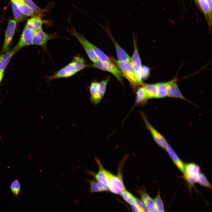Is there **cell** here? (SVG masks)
<instances>
[{
  "mask_svg": "<svg viewBox=\"0 0 212 212\" xmlns=\"http://www.w3.org/2000/svg\"><path fill=\"white\" fill-rule=\"evenodd\" d=\"M88 66L83 57L77 55L75 56L72 60L67 65L52 75L47 76L46 78L48 82L56 79L67 78L74 75Z\"/></svg>",
  "mask_w": 212,
  "mask_h": 212,
  "instance_id": "6da1fadb",
  "label": "cell"
},
{
  "mask_svg": "<svg viewBox=\"0 0 212 212\" xmlns=\"http://www.w3.org/2000/svg\"><path fill=\"white\" fill-rule=\"evenodd\" d=\"M111 60L118 67L121 71L122 76L129 82L130 85L134 90L137 87L144 84L138 77L130 62L116 60L112 57H110Z\"/></svg>",
  "mask_w": 212,
  "mask_h": 212,
  "instance_id": "7a4b0ae2",
  "label": "cell"
},
{
  "mask_svg": "<svg viewBox=\"0 0 212 212\" xmlns=\"http://www.w3.org/2000/svg\"><path fill=\"white\" fill-rule=\"evenodd\" d=\"M201 172L200 166L196 163H190L184 164L183 176L189 186L191 187L197 183Z\"/></svg>",
  "mask_w": 212,
  "mask_h": 212,
  "instance_id": "3957f363",
  "label": "cell"
},
{
  "mask_svg": "<svg viewBox=\"0 0 212 212\" xmlns=\"http://www.w3.org/2000/svg\"><path fill=\"white\" fill-rule=\"evenodd\" d=\"M120 168L116 175L112 174L108 170L107 172L109 178V191L113 193L121 195L125 188Z\"/></svg>",
  "mask_w": 212,
  "mask_h": 212,
  "instance_id": "277c9868",
  "label": "cell"
},
{
  "mask_svg": "<svg viewBox=\"0 0 212 212\" xmlns=\"http://www.w3.org/2000/svg\"><path fill=\"white\" fill-rule=\"evenodd\" d=\"M88 66L91 67L108 72L112 74L121 83H122V75L118 67L112 62H103L99 60Z\"/></svg>",
  "mask_w": 212,
  "mask_h": 212,
  "instance_id": "5b68a950",
  "label": "cell"
},
{
  "mask_svg": "<svg viewBox=\"0 0 212 212\" xmlns=\"http://www.w3.org/2000/svg\"><path fill=\"white\" fill-rule=\"evenodd\" d=\"M141 115L146 127L150 132L155 142L160 147L165 150L168 144L165 138L150 123L146 116L143 112L141 113Z\"/></svg>",
  "mask_w": 212,
  "mask_h": 212,
  "instance_id": "8992f818",
  "label": "cell"
},
{
  "mask_svg": "<svg viewBox=\"0 0 212 212\" xmlns=\"http://www.w3.org/2000/svg\"><path fill=\"white\" fill-rule=\"evenodd\" d=\"M16 22L14 19L9 20L5 31L4 44L1 54L9 51V47L12 40L16 27Z\"/></svg>",
  "mask_w": 212,
  "mask_h": 212,
  "instance_id": "52a82bcc",
  "label": "cell"
},
{
  "mask_svg": "<svg viewBox=\"0 0 212 212\" xmlns=\"http://www.w3.org/2000/svg\"><path fill=\"white\" fill-rule=\"evenodd\" d=\"M95 160L99 166V170L96 173L92 171H87L89 174L94 176L95 180L100 183L106 191H109V178L107 170L104 169L99 160L97 158Z\"/></svg>",
  "mask_w": 212,
  "mask_h": 212,
  "instance_id": "ba28073f",
  "label": "cell"
},
{
  "mask_svg": "<svg viewBox=\"0 0 212 212\" xmlns=\"http://www.w3.org/2000/svg\"><path fill=\"white\" fill-rule=\"evenodd\" d=\"M57 37L55 34L46 33L41 28L35 32L32 44L39 45L45 49L47 42Z\"/></svg>",
  "mask_w": 212,
  "mask_h": 212,
  "instance_id": "9c48e42d",
  "label": "cell"
},
{
  "mask_svg": "<svg viewBox=\"0 0 212 212\" xmlns=\"http://www.w3.org/2000/svg\"><path fill=\"white\" fill-rule=\"evenodd\" d=\"M134 50L130 63L139 79L143 82L141 74L142 66L140 55L138 52L137 41L134 34L133 36Z\"/></svg>",
  "mask_w": 212,
  "mask_h": 212,
  "instance_id": "30bf717a",
  "label": "cell"
},
{
  "mask_svg": "<svg viewBox=\"0 0 212 212\" xmlns=\"http://www.w3.org/2000/svg\"><path fill=\"white\" fill-rule=\"evenodd\" d=\"M69 32L79 41L83 47L89 58L93 63L99 60L93 50L88 45L87 43L88 40L82 34L77 32L73 28Z\"/></svg>",
  "mask_w": 212,
  "mask_h": 212,
  "instance_id": "8fae6325",
  "label": "cell"
},
{
  "mask_svg": "<svg viewBox=\"0 0 212 212\" xmlns=\"http://www.w3.org/2000/svg\"><path fill=\"white\" fill-rule=\"evenodd\" d=\"M34 32V31L25 26L15 47L19 49L32 44Z\"/></svg>",
  "mask_w": 212,
  "mask_h": 212,
  "instance_id": "7c38bea8",
  "label": "cell"
},
{
  "mask_svg": "<svg viewBox=\"0 0 212 212\" xmlns=\"http://www.w3.org/2000/svg\"><path fill=\"white\" fill-rule=\"evenodd\" d=\"M106 24L105 27H103L107 32L108 35L112 40L115 47L118 60L120 61L130 62L131 57L120 46L115 39L110 33V29Z\"/></svg>",
  "mask_w": 212,
  "mask_h": 212,
  "instance_id": "4fadbf2b",
  "label": "cell"
},
{
  "mask_svg": "<svg viewBox=\"0 0 212 212\" xmlns=\"http://www.w3.org/2000/svg\"><path fill=\"white\" fill-rule=\"evenodd\" d=\"M177 78L167 82L168 96L182 99L191 103L187 100L182 94L177 84Z\"/></svg>",
  "mask_w": 212,
  "mask_h": 212,
  "instance_id": "5bb4252c",
  "label": "cell"
},
{
  "mask_svg": "<svg viewBox=\"0 0 212 212\" xmlns=\"http://www.w3.org/2000/svg\"><path fill=\"white\" fill-rule=\"evenodd\" d=\"M109 80V77H108L99 82L97 91L94 95L90 96V100L93 104L97 105L100 102L105 94Z\"/></svg>",
  "mask_w": 212,
  "mask_h": 212,
  "instance_id": "9a60e30c",
  "label": "cell"
},
{
  "mask_svg": "<svg viewBox=\"0 0 212 212\" xmlns=\"http://www.w3.org/2000/svg\"><path fill=\"white\" fill-rule=\"evenodd\" d=\"M49 23V21L43 20L41 15L36 16L28 19L25 27L35 32L42 28L43 24Z\"/></svg>",
  "mask_w": 212,
  "mask_h": 212,
  "instance_id": "2e32d148",
  "label": "cell"
},
{
  "mask_svg": "<svg viewBox=\"0 0 212 212\" xmlns=\"http://www.w3.org/2000/svg\"><path fill=\"white\" fill-rule=\"evenodd\" d=\"M19 49L15 47L11 50L0 54V70L4 72L10 60Z\"/></svg>",
  "mask_w": 212,
  "mask_h": 212,
  "instance_id": "e0dca14e",
  "label": "cell"
},
{
  "mask_svg": "<svg viewBox=\"0 0 212 212\" xmlns=\"http://www.w3.org/2000/svg\"><path fill=\"white\" fill-rule=\"evenodd\" d=\"M166 150L169 156L176 167L182 173L184 170V163L178 157L171 146L168 144L166 146Z\"/></svg>",
  "mask_w": 212,
  "mask_h": 212,
  "instance_id": "ac0fdd59",
  "label": "cell"
},
{
  "mask_svg": "<svg viewBox=\"0 0 212 212\" xmlns=\"http://www.w3.org/2000/svg\"><path fill=\"white\" fill-rule=\"evenodd\" d=\"M11 1L16 4L19 9L24 16L32 17L36 16L33 11L24 3L17 0Z\"/></svg>",
  "mask_w": 212,
  "mask_h": 212,
  "instance_id": "d6986e66",
  "label": "cell"
},
{
  "mask_svg": "<svg viewBox=\"0 0 212 212\" xmlns=\"http://www.w3.org/2000/svg\"><path fill=\"white\" fill-rule=\"evenodd\" d=\"M88 45L93 50L99 60L103 62H112L110 57L108 56L101 49L88 40Z\"/></svg>",
  "mask_w": 212,
  "mask_h": 212,
  "instance_id": "ffe728a7",
  "label": "cell"
},
{
  "mask_svg": "<svg viewBox=\"0 0 212 212\" xmlns=\"http://www.w3.org/2000/svg\"><path fill=\"white\" fill-rule=\"evenodd\" d=\"M143 86L148 99L157 98L158 91L157 83L144 84Z\"/></svg>",
  "mask_w": 212,
  "mask_h": 212,
  "instance_id": "44dd1931",
  "label": "cell"
},
{
  "mask_svg": "<svg viewBox=\"0 0 212 212\" xmlns=\"http://www.w3.org/2000/svg\"><path fill=\"white\" fill-rule=\"evenodd\" d=\"M198 1L200 7L204 13L205 14L206 16H208V26L210 30L209 31L211 32V19L210 15L211 11L210 9L206 0H198Z\"/></svg>",
  "mask_w": 212,
  "mask_h": 212,
  "instance_id": "7402d4cb",
  "label": "cell"
},
{
  "mask_svg": "<svg viewBox=\"0 0 212 212\" xmlns=\"http://www.w3.org/2000/svg\"><path fill=\"white\" fill-rule=\"evenodd\" d=\"M148 99L147 95L143 86L139 87L136 92V103L141 104L145 103Z\"/></svg>",
  "mask_w": 212,
  "mask_h": 212,
  "instance_id": "603a6c76",
  "label": "cell"
},
{
  "mask_svg": "<svg viewBox=\"0 0 212 212\" xmlns=\"http://www.w3.org/2000/svg\"><path fill=\"white\" fill-rule=\"evenodd\" d=\"M87 181L90 185V191L91 193L106 191L103 186L96 180H88Z\"/></svg>",
  "mask_w": 212,
  "mask_h": 212,
  "instance_id": "cb8c5ba5",
  "label": "cell"
},
{
  "mask_svg": "<svg viewBox=\"0 0 212 212\" xmlns=\"http://www.w3.org/2000/svg\"><path fill=\"white\" fill-rule=\"evenodd\" d=\"M20 1L29 7L34 12L36 16L41 15L44 10L37 6L32 0H17Z\"/></svg>",
  "mask_w": 212,
  "mask_h": 212,
  "instance_id": "d4e9b609",
  "label": "cell"
},
{
  "mask_svg": "<svg viewBox=\"0 0 212 212\" xmlns=\"http://www.w3.org/2000/svg\"><path fill=\"white\" fill-rule=\"evenodd\" d=\"M157 83L158 91L157 98H161L168 96L167 82Z\"/></svg>",
  "mask_w": 212,
  "mask_h": 212,
  "instance_id": "484cf974",
  "label": "cell"
},
{
  "mask_svg": "<svg viewBox=\"0 0 212 212\" xmlns=\"http://www.w3.org/2000/svg\"><path fill=\"white\" fill-rule=\"evenodd\" d=\"M12 8L14 20L17 23L23 21L24 19V16L20 11L17 6L12 2Z\"/></svg>",
  "mask_w": 212,
  "mask_h": 212,
  "instance_id": "4316f807",
  "label": "cell"
},
{
  "mask_svg": "<svg viewBox=\"0 0 212 212\" xmlns=\"http://www.w3.org/2000/svg\"><path fill=\"white\" fill-rule=\"evenodd\" d=\"M10 189L15 197L19 196L20 193L21 186L18 180L16 179L12 182L10 186Z\"/></svg>",
  "mask_w": 212,
  "mask_h": 212,
  "instance_id": "83f0119b",
  "label": "cell"
},
{
  "mask_svg": "<svg viewBox=\"0 0 212 212\" xmlns=\"http://www.w3.org/2000/svg\"><path fill=\"white\" fill-rule=\"evenodd\" d=\"M157 212H165L163 204L159 192L154 200Z\"/></svg>",
  "mask_w": 212,
  "mask_h": 212,
  "instance_id": "f1b7e54d",
  "label": "cell"
},
{
  "mask_svg": "<svg viewBox=\"0 0 212 212\" xmlns=\"http://www.w3.org/2000/svg\"><path fill=\"white\" fill-rule=\"evenodd\" d=\"M201 185L209 188H211V185L205 175L201 172L199 175L198 182Z\"/></svg>",
  "mask_w": 212,
  "mask_h": 212,
  "instance_id": "f546056e",
  "label": "cell"
},
{
  "mask_svg": "<svg viewBox=\"0 0 212 212\" xmlns=\"http://www.w3.org/2000/svg\"><path fill=\"white\" fill-rule=\"evenodd\" d=\"M149 212H157L155 208L154 200L150 197L143 202Z\"/></svg>",
  "mask_w": 212,
  "mask_h": 212,
  "instance_id": "4dcf8cb0",
  "label": "cell"
},
{
  "mask_svg": "<svg viewBox=\"0 0 212 212\" xmlns=\"http://www.w3.org/2000/svg\"><path fill=\"white\" fill-rule=\"evenodd\" d=\"M123 199L129 204L132 205L135 203V197L130 192L125 189L122 195Z\"/></svg>",
  "mask_w": 212,
  "mask_h": 212,
  "instance_id": "1f68e13d",
  "label": "cell"
},
{
  "mask_svg": "<svg viewBox=\"0 0 212 212\" xmlns=\"http://www.w3.org/2000/svg\"><path fill=\"white\" fill-rule=\"evenodd\" d=\"M135 203L141 212H149L144 203L140 199L135 198Z\"/></svg>",
  "mask_w": 212,
  "mask_h": 212,
  "instance_id": "d6a6232c",
  "label": "cell"
},
{
  "mask_svg": "<svg viewBox=\"0 0 212 212\" xmlns=\"http://www.w3.org/2000/svg\"><path fill=\"white\" fill-rule=\"evenodd\" d=\"M99 85V82H93L91 83L89 87L90 96L93 95L96 92L98 88Z\"/></svg>",
  "mask_w": 212,
  "mask_h": 212,
  "instance_id": "836d02e7",
  "label": "cell"
},
{
  "mask_svg": "<svg viewBox=\"0 0 212 212\" xmlns=\"http://www.w3.org/2000/svg\"><path fill=\"white\" fill-rule=\"evenodd\" d=\"M141 74L142 79H146L148 78L150 74L149 68L146 66H142Z\"/></svg>",
  "mask_w": 212,
  "mask_h": 212,
  "instance_id": "e575fe53",
  "label": "cell"
},
{
  "mask_svg": "<svg viewBox=\"0 0 212 212\" xmlns=\"http://www.w3.org/2000/svg\"><path fill=\"white\" fill-rule=\"evenodd\" d=\"M133 212H141L135 203L131 205Z\"/></svg>",
  "mask_w": 212,
  "mask_h": 212,
  "instance_id": "d590c367",
  "label": "cell"
},
{
  "mask_svg": "<svg viewBox=\"0 0 212 212\" xmlns=\"http://www.w3.org/2000/svg\"><path fill=\"white\" fill-rule=\"evenodd\" d=\"M211 10L212 9V0H206Z\"/></svg>",
  "mask_w": 212,
  "mask_h": 212,
  "instance_id": "8d00e7d4",
  "label": "cell"
},
{
  "mask_svg": "<svg viewBox=\"0 0 212 212\" xmlns=\"http://www.w3.org/2000/svg\"><path fill=\"white\" fill-rule=\"evenodd\" d=\"M4 72L0 70V84L3 77Z\"/></svg>",
  "mask_w": 212,
  "mask_h": 212,
  "instance_id": "74e56055",
  "label": "cell"
},
{
  "mask_svg": "<svg viewBox=\"0 0 212 212\" xmlns=\"http://www.w3.org/2000/svg\"><path fill=\"white\" fill-rule=\"evenodd\" d=\"M14 0H11V1Z\"/></svg>",
  "mask_w": 212,
  "mask_h": 212,
  "instance_id": "f35d334b",
  "label": "cell"
}]
</instances>
